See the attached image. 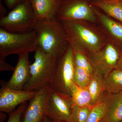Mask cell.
Instances as JSON below:
<instances>
[{"instance_id": "1", "label": "cell", "mask_w": 122, "mask_h": 122, "mask_svg": "<svg viewBox=\"0 0 122 122\" xmlns=\"http://www.w3.org/2000/svg\"><path fill=\"white\" fill-rule=\"evenodd\" d=\"M56 18L37 20L34 30L36 35L38 49L56 57L61 56L68 48L69 41L65 29Z\"/></svg>"}, {"instance_id": "2", "label": "cell", "mask_w": 122, "mask_h": 122, "mask_svg": "<svg viewBox=\"0 0 122 122\" xmlns=\"http://www.w3.org/2000/svg\"><path fill=\"white\" fill-rule=\"evenodd\" d=\"M33 63L30 66V77L23 90L37 91L49 86L54 74L57 58L38 49L35 52Z\"/></svg>"}, {"instance_id": "3", "label": "cell", "mask_w": 122, "mask_h": 122, "mask_svg": "<svg viewBox=\"0 0 122 122\" xmlns=\"http://www.w3.org/2000/svg\"><path fill=\"white\" fill-rule=\"evenodd\" d=\"M38 49L35 30L24 33L10 32L0 28V57L35 52Z\"/></svg>"}, {"instance_id": "4", "label": "cell", "mask_w": 122, "mask_h": 122, "mask_svg": "<svg viewBox=\"0 0 122 122\" xmlns=\"http://www.w3.org/2000/svg\"><path fill=\"white\" fill-rule=\"evenodd\" d=\"M37 21L29 1L18 5L1 18L0 26L10 32L24 33L34 30Z\"/></svg>"}, {"instance_id": "5", "label": "cell", "mask_w": 122, "mask_h": 122, "mask_svg": "<svg viewBox=\"0 0 122 122\" xmlns=\"http://www.w3.org/2000/svg\"><path fill=\"white\" fill-rule=\"evenodd\" d=\"M75 68L73 50L70 45L65 52L57 58L55 71L49 87L71 96L70 87L74 82Z\"/></svg>"}, {"instance_id": "6", "label": "cell", "mask_w": 122, "mask_h": 122, "mask_svg": "<svg viewBox=\"0 0 122 122\" xmlns=\"http://www.w3.org/2000/svg\"><path fill=\"white\" fill-rule=\"evenodd\" d=\"M87 0H63L60 1L55 18L61 21L94 20V12Z\"/></svg>"}, {"instance_id": "7", "label": "cell", "mask_w": 122, "mask_h": 122, "mask_svg": "<svg viewBox=\"0 0 122 122\" xmlns=\"http://www.w3.org/2000/svg\"><path fill=\"white\" fill-rule=\"evenodd\" d=\"M74 105L70 95L50 88L47 101V116L51 120L72 122Z\"/></svg>"}, {"instance_id": "8", "label": "cell", "mask_w": 122, "mask_h": 122, "mask_svg": "<svg viewBox=\"0 0 122 122\" xmlns=\"http://www.w3.org/2000/svg\"><path fill=\"white\" fill-rule=\"evenodd\" d=\"M62 21L67 33L69 42L74 46L78 42L83 43L90 49L96 51L100 47V40L95 34L77 21Z\"/></svg>"}, {"instance_id": "9", "label": "cell", "mask_w": 122, "mask_h": 122, "mask_svg": "<svg viewBox=\"0 0 122 122\" xmlns=\"http://www.w3.org/2000/svg\"><path fill=\"white\" fill-rule=\"evenodd\" d=\"M50 88L44 87L37 92L29 101L22 122H43L47 116V103Z\"/></svg>"}, {"instance_id": "10", "label": "cell", "mask_w": 122, "mask_h": 122, "mask_svg": "<svg viewBox=\"0 0 122 122\" xmlns=\"http://www.w3.org/2000/svg\"><path fill=\"white\" fill-rule=\"evenodd\" d=\"M37 92L12 89L4 84L0 89V111L11 113L17 107L30 101Z\"/></svg>"}, {"instance_id": "11", "label": "cell", "mask_w": 122, "mask_h": 122, "mask_svg": "<svg viewBox=\"0 0 122 122\" xmlns=\"http://www.w3.org/2000/svg\"><path fill=\"white\" fill-rule=\"evenodd\" d=\"M119 59L118 51L110 44L102 52L94 54L92 57L90 62L94 70L105 78L115 69Z\"/></svg>"}, {"instance_id": "12", "label": "cell", "mask_w": 122, "mask_h": 122, "mask_svg": "<svg viewBox=\"0 0 122 122\" xmlns=\"http://www.w3.org/2000/svg\"><path fill=\"white\" fill-rule=\"evenodd\" d=\"M17 63L11 78L4 85L12 89L23 90L30 77L29 53L19 55Z\"/></svg>"}, {"instance_id": "13", "label": "cell", "mask_w": 122, "mask_h": 122, "mask_svg": "<svg viewBox=\"0 0 122 122\" xmlns=\"http://www.w3.org/2000/svg\"><path fill=\"white\" fill-rule=\"evenodd\" d=\"M107 105L104 117L99 122H122V92L115 94H103Z\"/></svg>"}, {"instance_id": "14", "label": "cell", "mask_w": 122, "mask_h": 122, "mask_svg": "<svg viewBox=\"0 0 122 122\" xmlns=\"http://www.w3.org/2000/svg\"><path fill=\"white\" fill-rule=\"evenodd\" d=\"M30 1L37 20L55 18L60 5L59 0H30Z\"/></svg>"}, {"instance_id": "15", "label": "cell", "mask_w": 122, "mask_h": 122, "mask_svg": "<svg viewBox=\"0 0 122 122\" xmlns=\"http://www.w3.org/2000/svg\"><path fill=\"white\" fill-rule=\"evenodd\" d=\"M104 78L101 74L94 70L87 87L91 95L92 106L98 102L105 92Z\"/></svg>"}, {"instance_id": "16", "label": "cell", "mask_w": 122, "mask_h": 122, "mask_svg": "<svg viewBox=\"0 0 122 122\" xmlns=\"http://www.w3.org/2000/svg\"><path fill=\"white\" fill-rule=\"evenodd\" d=\"M71 96L74 105L80 107H92V99L87 87L79 86L73 82L70 87Z\"/></svg>"}, {"instance_id": "17", "label": "cell", "mask_w": 122, "mask_h": 122, "mask_svg": "<svg viewBox=\"0 0 122 122\" xmlns=\"http://www.w3.org/2000/svg\"><path fill=\"white\" fill-rule=\"evenodd\" d=\"M91 5L122 22V1L100 0L93 1Z\"/></svg>"}, {"instance_id": "18", "label": "cell", "mask_w": 122, "mask_h": 122, "mask_svg": "<svg viewBox=\"0 0 122 122\" xmlns=\"http://www.w3.org/2000/svg\"><path fill=\"white\" fill-rule=\"evenodd\" d=\"M105 92L115 94L122 92V71L114 69L104 78Z\"/></svg>"}, {"instance_id": "19", "label": "cell", "mask_w": 122, "mask_h": 122, "mask_svg": "<svg viewBox=\"0 0 122 122\" xmlns=\"http://www.w3.org/2000/svg\"><path fill=\"white\" fill-rule=\"evenodd\" d=\"M95 13L100 18L103 24L112 34L118 39L122 40V25L99 12L91 5Z\"/></svg>"}, {"instance_id": "20", "label": "cell", "mask_w": 122, "mask_h": 122, "mask_svg": "<svg viewBox=\"0 0 122 122\" xmlns=\"http://www.w3.org/2000/svg\"><path fill=\"white\" fill-rule=\"evenodd\" d=\"M106 101L103 95L98 102L92 107L86 122H99L104 117L107 109Z\"/></svg>"}, {"instance_id": "21", "label": "cell", "mask_w": 122, "mask_h": 122, "mask_svg": "<svg viewBox=\"0 0 122 122\" xmlns=\"http://www.w3.org/2000/svg\"><path fill=\"white\" fill-rule=\"evenodd\" d=\"M92 74L85 69L75 66L74 82L80 87H87L89 83Z\"/></svg>"}, {"instance_id": "22", "label": "cell", "mask_w": 122, "mask_h": 122, "mask_svg": "<svg viewBox=\"0 0 122 122\" xmlns=\"http://www.w3.org/2000/svg\"><path fill=\"white\" fill-rule=\"evenodd\" d=\"M92 107H80L74 105L72 112V122H87Z\"/></svg>"}, {"instance_id": "23", "label": "cell", "mask_w": 122, "mask_h": 122, "mask_svg": "<svg viewBox=\"0 0 122 122\" xmlns=\"http://www.w3.org/2000/svg\"><path fill=\"white\" fill-rule=\"evenodd\" d=\"M73 55L75 66L85 69L92 74L93 73L94 70L90 61L83 53L79 50H73Z\"/></svg>"}, {"instance_id": "24", "label": "cell", "mask_w": 122, "mask_h": 122, "mask_svg": "<svg viewBox=\"0 0 122 122\" xmlns=\"http://www.w3.org/2000/svg\"><path fill=\"white\" fill-rule=\"evenodd\" d=\"M28 105L27 102L22 103L18 107L17 109L10 113L7 122H21V117Z\"/></svg>"}, {"instance_id": "25", "label": "cell", "mask_w": 122, "mask_h": 122, "mask_svg": "<svg viewBox=\"0 0 122 122\" xmlns=\"http://www.w3.org/2000/svg\"><path fill=\"white\" fill-rule=\"evenodd\" d=\"M15 68L6 62L5 58L0 57V71H14Z\"/></svg>"}, {"instance_id": "26", "label": "cell", "mask_w": 122, "mask_h": 122, "mask_svg": "<svg viewBox=\"0 0 122 122\" xmlns=\"http://www.w3.org/2000/svg\"><path fill=\"white\" fill-rule=\"evenodd\" d=\"M29 1L30 0H4L5 6L11 10L22 2Z\"/></svg>"}, {"instance_id": "27", "label": "cell", "mask_w": 122, "mask_h": 122, "mask_svg": "<svg viewBox=\"0 0 122 122\" xmlns=\"http://www.w3.org/2000/svg\"><path fill=\"white\" fill-rule=\"evenodd\" d=\"M6 13H7V10H6V9L5 8L0 0V19L5 16L7 15Z\"/></svg>"}, {"instance_id": "28", "label": "cell", "mask_w": 122, "mask_h": 122, "mask_svg": "<svg viewBox=\"0 0 122 122\" xmlns=\"http://www.w3.org/2000/svg\"><path fill=\"white\" fill-rule=\"evenodd\" d=\"M116 68L122 71V56L118 61L117 64Z\"/></svg>"}, {"instance_id": "29", "label": "cell", "mask_w": 122, "mask_h": 122, "mask_svg": "<svg viewBox=\"0 0 122 122\" xmlns=\"http://www.w3.org/2000/svg\"><path fill=\"white\" fill-rule=\"evenodd\" d=\"M43 122H53L52 120H51V119L48 116H46L45 120H44Z\"/></svg>"}, {"instance_id": "30", "label": "cell", "mask_w": 122, "mask_h": 122, "mask_svg": "<svg viewBox=\"0 0 122 122\" xmlns=\"http://www.w3.org/2000/svg\"><path fill=\"white\" fill-rule=\"evenodd\" d=\"M54 122H64V121H55Z\"/></svg>"}, {"instance_id": "31", "label": "cell", "mask_w": 122, "mask_h": 122, "mask_svg": "<svg viewBox=\"0 0 122 122\" xmlns=\"http://www.w3.org/2000/svg\"><path fill=\"white\" fill-rule=\"evenodd\" d=\"M107 0L117 1H122V0Z\"/></svg>"}, {"instance_id": "32", "label": "cell", "mask_w": 122, "mask_h": 122, "mask_svg": "<svg viewBox=\"0 0 122 122\" xmlns=\"http://www.w3.org/2000/svg\"><path fill=\"white\" fill-rule=\"evenodd\" d=\"M60 1H61L63 0H59Z\"/></svg>"}, {"instance_id": "33", "label": "cell", "mask_w": 122, "mask_h": 122, "mask_svg": "<svg viewBox=\"0 0 122 122\" xmlns=\"http://www.w3.org/2000/svg\"><path fill=\"white\" fill-rule=\"evenodd\" d=\"M97 0H95V1H97Z\"/></svg>"}, {"instance_id": "34", "label": "cell", "mask_w": 122, "mask_h": 122, "mask_svg": "<svg viewBox=\"0 0 122 122\" xmlns=\"http://www.w3.org/2000/svg\"></svg>"}]
</instances>
